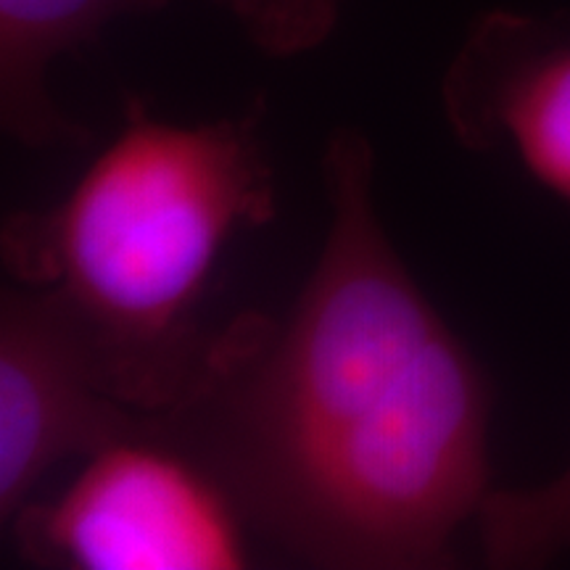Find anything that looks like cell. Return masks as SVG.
Listing matches in <instances>:
<instances>
[{
    "mask_svg": "<svg viewBox=\"0 0 570 570\" xmlns=\"http://www.w3.org/2000/svg\"><path fill=\"white\" fill-rule=\"evenodd\" d=\"M489 568H541L570 550V465L529 489H491L475 515Z\"/></svg>",
    "mask_w": 570,
    "mask_h": 570,
    "instance_id": "cell-7",
    "label": "cell"
},
{
    "mask_svg": "<svg viewBox=\"0 0 570 570\" xmlns=\"http://www.w3.org/2000/svg\"><path fill=\"white\" fill-rule=\"evenodd\" d=\"M267 59H296L336 32L346 0H212Z\"/></svg>",
    "mask_w": 570,
    "mask_h": 570,
    "instance_id": "cell-8",
    "label": "cell"
},
{
    "mask_svg": "<svg viewBox=\"0 0 570 570\" xmlns=\"http://www.w3.org/2000/svg\"><path fill=\"white\" fill-rule=\"evenodd\" d=\"M327 230L283 317L214 333L180 404L151 415L288 558L431 570L491 491V386L391 244L375 148L356 127L323 154Z\"/></svg>",
    "mask_w": 570,
    "mask_h": 570,
    "instance_id": "cell-1",
    "label": "cell"
},
{
    "mask_svg": "<svg viewBox=\"0 0 570 570\" xmlns=\"http://www.w3.org/2000/svg\"><path fill=\"white\" fill-rule=\"evenodd\" d=\"M21 558L61 570H238L248 520L217 473L148 417L11 520Z\"/></svg>",
    "mask_w": 570,
    "mask_h": 570,
    "instance_id": "cell-3",
    "label": "cell"
},
{
    "mask_svg": "<svg viewBox=\"0 0 570 570\" xmlns=\"http://www.w3.org/2000/svg\"><path fill=\"white\" fill-rule=\"evenodd\" d=\"M151 415L114 394L88 336L48 291L0 294V520L63 460L90 458Z\"/></svg>",
    "mask_w": 570,
    "mask_h": 570,
    "instance_id": "cell-4",
    "label": "cell"
},
{
    "mask_svg": "<svg viewBox=\"0 0 570 570\" xmlns=\"http://www.w3.org/2000/svg\"><path fill=\"white\" fill-rule=\"evenodd\" d=\"M265 98L198 125L125 101L122 125L48 209L11 214L13 283L53 294L80 323L114 394L142 415L183 402L212 336L196 312L225 246L275 217Z\"/></svg>",
    "mask_w": 570,
    "mask_h": 570,
    "instance_id": "cell-2",
    "label": "cell"
},
{
    "mask_svg": "<svg viewBox=\"0 0 570 570\" xmlns=\"http://www.w3.org/2000/svg\"><path fill=\"white\" fill-rule=\"evenodd\" d=\"M173 0H0V125L30 148L90 146V132L56 104L53 63L111 21L156 13Z\"/></svg>",
    "mask_w": 570,
    "mask_h": 570,
    "instance_id": "cell-6",
    "label": "cell"
},
{
    "mask_svg": "<svg viewBox=\"0 0 570 570\" xmlns=\"http://www.w3.org/2000/svg\"><path fill=\"white\" fill-rule=\"evenodd\" d=\"M439 98L462 148L512 154L531 180L570 204V19L481 13L449 61Z\"/></svg>",
    "mask_w": 570,
    "mask_h": 570,
    "instance_id": "cell-5",
    "label": "cell"
}]
</instances>
